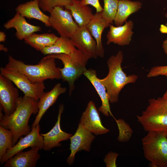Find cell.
Instances as JSON below:
<instances>
[{"label":"cell","instance_id":"cell-5","mask_svg":"<svg viewBox=\"0 0 167 167\" xmlns=\"http://www.w3.org/2000/svg\"><path fill=\"white\" fill-rule=\"evenodd\" d=\"M137 118L145 131L167 134V105L162 97L149 99L146 109Z\"/></svg>","mask_w":167,"mask_h":167},{"label":"cell","instance_id":"cell-17","mask_svg":"<svg viewBox=\"0 0 167 167\" xmlns=\"http://www.w3.org/2000/svg\"><path fill=\"white\" fill-rule=\"evenodd\" d=\"M3 26L7 29L15 28L16 31L15 35L20 40H24L32 34L41 30L39 26L28 23L24 17L16 12L14 17L6 23Z\"/></svg>","mask_w":167,"mask_h":167},{"label":"cell","instance_id":"cell-30","mask_svg":"<svg viewBox=\"0 0 167 167\" xmlns=\"http://www.w3.org/2000/svg\"><path fill=\"white\" fill-rule=\"evenodd\" d=\"M167 75V66H157L152 68L147 75L148 78Z\"/></svg>","mask_w":167,"mask_h":167},{"label":"cell","instance_id":"cell-7","mask_svg":"<svg viewBox=\"0 0 167 167\" xmlns=\"http://www.w3.org/2000/svg\"><path fill=\"white\" fill-rule=\"evenodd\" d=\"M1 74L11 81L22 91L25 96L38 101L44 92V82L34 83L25 75L17 71L0 68Z\"/></svg>","mask_w":167,"mask_h":167},{"label":"cell","instance_id":"cell-36","mask_svg":"<svg viewBox=\"0 0 167 167\" xmlns=\"http://www.w3.org/2000/svg\"><path fill=\"white\" fill-rule=\"evenodd\" d=\"M0 51H3L5 52H7L8 51L7 49L2 44H0Z\"/></svg>","mask_w":167,"mask_h":167},{"label":"cell","instance_id":"cell-14","mask_svg":"<svg viewBox=\"0 0 167 167\" xmlns=\"http://www.w3.org/2000/svg\"><path fill=\"white\" fill-rule=\"evenodd\" d=\"M64 108L63 104L60 105L59 107L57 120L53 128L48 132L41 134L43 141L42 149L45 151H49L52 148L61 146L60 142L70 139L72 136L71 134L67 133L61 129L60 122L61 116Z\"/></svg>","mask_w":167,"mask_h":167},{"label":"cell","instance_id":"cell-1","mask_svg":"<svg viewBox=\"0 0 167 167\" xmlns=\"http://www.w3.org/2000/svg\"><path fill=\"white\" fill-rule=\"evenodd\" d=\"M38 101L24 96L20 97L15 110L10 115H4L0 106V125L11 130L13 134V146L22 136H25L31 131L28 125L29 118L32 114L38 113Z\"/></svg>","mask_w":167,"mask_h":167},{"label":"cell","instance_id":"cell-12","mask_svg":"<svg viewBox=\"0 0 167 167\" xmlns=\"http://www.w3.org/2000/svg\"><path fill=\"white\" fill-rule=\"evenodd\" d=\"M99 111L94 102L90 101L82 115L79 123L96 135L105 134L109 131V130L103 125Z\"/></svg>","mask_w":167,"mask_h":167},{"label":"cell","instance_id":"cell-39","mask_svg":"<svg viewBox=\"0 0 167 167\" xmlns=\"http://www.w3.org/2000/svg\"></svg>","mask_w":167,"mask_h":167},{"label":"cell","instance_id":"cell-6","mask_svg":"<svg viewBox=\"0 0 167 167\" xmlns=\"http://www.w3.org/2000/svg\"><path fill=\"white\" fill-rule=\"evenodd\" d=\"M145 158L153 167H167V134L157 132H148L142 139Z\"/></svg>","mask_w":167,"mask_h":167},{"label":"cell","instance_id":"cell-26","mask_svg":"<svg viewBox=\"0 0 167 167\" xmlns=\"http://www.w3.org/2000/svg\"><path fill=\"white\" fill-rule=\"evenodd\" d=\"M12 131L0 126V159L13 146Z\"/></svg>","mask_w":167,"mask_h":167},{"label":"cell","instance_id":"cell-27","mask_svg":"<svg viewBox=\"0 0 167 167\" xmlns=\"http://www.w3.org/2000/svg\"><path fill=\"white\" fill-rule=\"evenodd\" d=\"M104 5L101 12L103 19L110 24L113 23L118 10V0H103Z\"/></svg>","mask_w":167,"mask_h":167},{"label":"cell","instance_id":"cell-28","mask_svg":"<svg viewBox=\"0 0 167 167\" xmlns=\"http://www.w3.org/2000/svg\"><path fill=\"white\" fill-rule=\"evenodd\" d=\"M39 6L43 12L50 13L56 6L66 7L73 0H38Z\"/></svg>","mask_w":167,"mask_h":167},{"label":"cell","instance_id":"cell-31","mask_svg":"<svg viewBox=\"0 0 167 167\" xmlns=\"http://www.w3.org/2000/svg\"><path fill=\"white\" fill-rule=\"evenodd\" d=\"M118 155V154L112 152H109L104 159L106 167H116V160Z\"/></svg>","mask_w":167,"mask_h":167},{"label":"cell","instance_id":"cell-15","mask_svg":"<svg viewBox=\"0 0 167 167\" xmlns=\"http://www.w3.org/2000/svg\"><path fill=\"white\" fill-rule=\"evenodd\" d=\"M133 26V23L131 20L121 26H114L110 24L109 30L106 35L107 45L112 43L121 46L129 45L134 33L132 31Z\"/></svg>","mask_w":167,"mask_h":167},{"label":"cell","instance_id":"cell-35","mask_svg":"<svg viewBox=\"0 0 167 167\" xmlns=\"http://www.w3.org/2000/svg\"><path fill=\"white\" fill-rule=\"evenodd\" d=\"M162 98L166 104L167 105V90H166L165 93L164 94Z\"/></svg>","mask_w":167,"mask_h":167},{"label":"cell","instance_id":"cell-4","mask_svg":"<svg viewBox=\"0 0 167 167\" xmlns=\"http://www.w3.org/2000/svg\"><path fill=\"white\" fill-rule=\"evenodd\" d=\"M47 55L62 61L63 65V68L60 69L62 79L68 83L69 94L71 95L75 88V82L87 69L86 66L90 58L77 49L70 54H59Z\"/></svg>","mask_w":167,"mask_h":167},{"label":"cell","instance_id":"cell-24","mask_svg":"<svg viewBox=\"0 0 167 167\" xmlns=\"http://www.w3.org/2000/svg\"><path fill=\"white\" fill-rule=\"evenodd\" d=\"M53 33L32 34L24 39L25 43L38 51L53 45L58 38Z\"/></svg>","mask_w":167,"mask_h":167},{"label":"cell","instance_id":"cell-11","mask_svg":"<svg viewBox=\"0 0 167 167\" xmlns=\"http://www.w3.org/2000/svg\"><path fill=\"white\" fill-rule=\"evenodd\" d=\"M95 138L92 133L79 123L76 132L70 139L71 153L66 159L67 163L71 165L73 163L75 155L78 152L83 150L89 152Z\"/></svg>","mask_w":167,"mask_h":167},{"label":"cell","instance_id":"cell-21","mask_svg":"<svg viewBox=\"0 0 167 167\" xmlns=\"http://www.w3.org/2000/svg\"><path fill=\"white\" fill-rule=\"evenodd\" d=\"M41 9L38 0H32L19 4L15 10L24 17L37 19L44 23L46 26L50 27L49 16L44 14Z\"/></svg>","mask_w":167,"mask_h":167},{"label":"cell","instance_id":"cell-23","mask_svg":"<svg viewBox=\"0 0 167 167\" xmlns=\"http://www.w3.org/2000/svg\"><path fill=\"white\" fill-rule=\"evenodd\" d=\"M142 3L139 1L119 0L117 11L114 20L116 26L123 25L126 22L128 17L136 12L142 7Z\"/></svg>","mask_w":167,"mask_h":167},{"label":"cell","instance_id":"cell-8","mask_svg":"<svg viewBox=\"0 0 167 167\" xmlns=\"http://www.w3.org/2000/svg\"><path fill=\"white\" fill-rule=\"evenodd\" d=\"M49 13L50 27L55 30L60 36L70 38L79 27L70 11L64 9L62 6L55 7Z\"/></svg>","mask_w":167,"mask_h":167},{"label":"cell","instance_id":"cell-37","mask_svg":"<svg viewBox=\"0 0 167 167\" xmlns=\"http://www.w3.org/2000/svg\"><path fill=\"white\" fill-rule=\"evenodd\" d=\"M165 16L167 18V13L165 14ZM165 24L166 26V27L167 28V23Z\"/></svg>","mask_w":167,"mask_h":167},{"label":"cell","instance_id":"cell-19","mask_svg":"<svg viewBox=\"0 0 167 167\" xmlns=\"http://www.w3.org/2000/svg\"><path fill=\"white\" fill-rule=\"evenodd\" d=\"M38 148L20 152L5 162V167H35L41 157Z\"/></svg>","mask_w":167,"mask_h":167},{"label":"cell","instance_id":"cell-10","mask_svg":"<svg viewBox=\"0 0 167 167\" xmlns=\"http://www.w3.org/2000/svg\"><path fill=\"white\" fill-rule=\"evenodd\" d=\"M13 82L0 74V105L5 114L9 115L15 109L20 97Z\"/></svg>","mask_w":167,"mask_h":167},{"label":"cell","instance_id":"cell-20","mask_svg":"<svg viewBox=\"0 0 167 167\" xmlns=\"http://www.w3.org/2000/svg\"><path fill=\"white\" fill-rule=\"evenodd\" d=\"M110 24L102 18L101 12H96L86 27L97 44L98 57L103 58L105 54L101 41V36L104 29L109 26Z\"/></svg>","mask_w":167,"mask_h":167},{"label":"cell","instance_id":"cell-2","mask_svg":"<svg viewBox=\"0 0 167 167\" xmlns=\"http://www.w3.org/2000/svg\"><path fill=\"white\" fill-rule=\"evenodd\" d=\"M55 59L47 55L37 64H27L9 55L5 68L13 70L26 75L32 82H41L48 79H62L60 68L57 67Z\"/></svg>","mask_w":167,"mask_h":167},{"label":"cell","instance_id":"cell-13","mask_svg":"<svg viewBox=\"0 0 167 167\" xmlns=\"http://www.w3.org/2000/svg\"><path fill=\"white\" fill-rule=\"evenodd\" d=\"M86 26L79 27L70 38L75 47L89 56L96 58L98 56L96 42Z\"/></svg>","mask_w":167,"mask_h":167},{"label":"cell","instance_id":"cell-22","mask_svg":"<svg viewBox=\"0 0 167 167\" xmlns=\"http://www.w3.org/2000/svg\"><path fill=\"white\" fill-rule=\"evenodd\" d=\"M65 7L70 11L79 27L86 26L94 15L91 9L88 5L83 4L80 0H73L71 3Z\"/></svg>","mask_w":167,"mask_h":167},{"label":"cell","instance_id":"cell-38","mask_svg":"<svg viewBox=\"0 0 167 167\" xmlns=\"http://www.w3.org/2000/svg\"><path fill=\"white\" fill-rule=\"evenodd\" d=\"M165 76H166L167 78V75H166Z\"/></svg>","mask_w":167,"mask_h":167},{"label":"cell","instance_id":"cell-33","mask_svg":"<svg viewBox=\"0 0 167 167\" xmlns=\"http://www.w3.org/2000/svg\"><path fill=\"white\" fill-rule=\"evenodd\" d=\"M6 35L4 32H0V42H5L6 39Z\"/></svg>","mask_w":167,"mask_h":167},{"label":"cell","instance_id":"cell-34","mask_svg":"<svg viewBox=\"0 0 167 167\" xmlns=\"http://www.w3.org/2000/svg\"><path fill=\"white\" fill-rule=\"evenodd\" d=\"M162 48L165 53L167 54V39L163 41Z\"/></svg>","mask_w":167,"mask_h":167},{"label":"cell","instance_id":"cell-3","mask_svg":"<svg viewBox=\"0 0 167 167\" xmlns=\"http://www.w3.org/2000/svg\"><path fill=\"white\" fill-rule=\"evenodd\" d=\"M122 52L119 51L115 55H112L108 59L107 64L109 69L107 75L104 78L99 79L105 87L109 102H117L121 91L127 84L135 83L138 76L135 74L127 75L122 70L121 64L123 60Z\"/></svg>","mask_w":167,"mask_h":167},{"label":"cell","instance_id":"cell-25","mask_svg":"<svg viewBox=\"0 0 167 167\" xmlns=\"http://www.w3.org/2000/svg\"><path fill=\"white\" fill-rule=\"evenodd\" d=\"M76 49L70 38L60 36L53 45L45 48L41 52L45 55L59 54H70Z\"/></svg>","mask_w":167,"mask_h":167},{"label":"cell","instance_id":"cell-18","mask_svg":"<svg viewBox=\"0 0 167 167\" xmlns=\"http://www.w3.org/2000/svg\"><path fill=\"white\" fill-rule=\"evenodd\" d=\"M83 75L91 83L101 98L102 105L98 109V111L105 116H109L110 115L114 119L110 110L109 101L106 88L97 77L96 71L92 69H87Z\"/></svg>","mask_w":167,"mask_h":167},{"label":"cell","instance_id":"cell-9","mask_svg":"<svg viewBox=\"0 0 167 167\" xmlns=\"http://www.w3.org/2000/svg\"><path fill=\"white\" fill-rule=\"evenodd\" d=\"M39 124L31 129V131L24 137H20L19 140L11 148L7 150L4 156L0 159L1 165L18 153L28 147H35L40 150L42 149L43 141L42 136L40 133Z\"/></svg>","mask_w":167,"mask_h":167},{"label":"cell","instance_id":"cell-32","mask_svg":"<svg viewBox=\"0 0 167 167\" xmlns=\"http://www.w3.org/2000/svg\"><path fill=\"white\" fill-rule=\"evenodd\" d=\"M82 3L86 5H91L96 10V12H101L103 8L101 5L99 0H80Z\"/></svg>","mask_w":167,"mask_h":167},{"label":"cell","instance_id":"cell-16","mask_svg":"<svg viewBox=\"0 0 167 167\" xmlns=\"http://www.w3.org/2000/svg\"><path fill=\"white\" fill-rule=\"evenodd\" d=\"M67 89L58 83L49 91L44 92L38 101V112L32 126L31 129L35 127L38 124L43 115L48 109L56 102L61 94L65 92Z\"/></svg>","mask_w":167,"mask_h":167},{"label":"cell","instance_id":"cell-29","mask_svg":"<svg viewBox=\"0 0 167 167\" xmlns=\"http://www.w3.org/2000/svg\"><path fill=\"white\" fill-rule=\"evenodd\" d=\"M115 120L119 130L118 139L120 142H126L129 140L131 136L133 131L129 124L122 119Z\"/></svg>","mask_w":167,"mask_h":167}]
</instances>
